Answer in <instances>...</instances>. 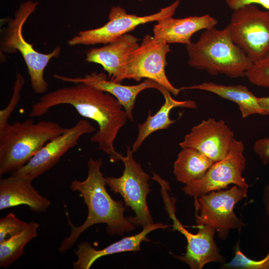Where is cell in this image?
<instances>
[{"mask_svg": "<svg viewBox=\"0 0 269 269\" xmlns=\"http://www.w3.org/2000/svg\"><path fill=\"white\" fill-rule=\"evenodd\" d=\"M244 145L235 138L228 154L215 162L200 179L185 184L182 190L194 199L212 191L224 189L229 185L248 189L249 184L243 176L246 158Z\"/></svg>", "mask_w": 269, "mask_h": 269, "instance_id": "11", "label": "cell"}, {"mask_svg": "<svg viewBox=\"0 0 269 269\" xmlns=\"http://www.w3.org/2000/svg\"><path fill=\"white\" fill-rule=\"evenodd\" d=\"M188 64L212 75L223 74L232 78L245 76L253 64L233 41L227 27L204 30L198 40L186 45Z\"/></svg>", "mask_w": 269, "mask_h": 269, "instance_id": "3", "label": "cell"}, {"mask_svg": "<svg viewBox=\"0 0 269 269\" xmlns=\"http://www.w3.org/2000/svg\"><path fill=\"white\" fill-rule=\"evenodd\" d=\"M72 106L81 116L94 121L97 132L91 137L99 149L107 153L112 162L121 161L123 155L114 146L120 129L127 121V114L119 101L110 94L83 83L58 89L43 95L31 106V118L44 115L60 105Z\"/></svg>", "mask_w": 269, "mask_h": 269, "instance_id": "1", "label": "cell"}, {"mask_svg": "<svg viewBox=\"0 0 269 269\" xmlns=\"http://www.w3.org/2000/svg\"><path fill=\"white\" fill-rule=\"evenodd\" d=\"M164 98V103L159 110L154 115H151L149 111L145 121L137 126L138 133L134 142L132 150L136 152L144 140L152 133L161 130L168 129L175 121L169 117L171 110L176 107H182L189 109H196L197 105L192 100L178 101L175 100L168 90L162 94Z\"/></svg>", "mask_w": 269, "mask_h": 269, "instance_id": "21", "label": "cell"}, {"mask_svg": "<svg viewBox=\"0 0 269 269\" xmlns=\"http://www.w3.org/2000/svg\"><path fill=\"white\" fill-rule=\"evenodd\" d=\"M235 248V255L228 263H222V269H269V252L264 259L255 260L248 258L241 250L239 244Z\"/></svg>", "mask_w": 269, "mask_h": 269, "instance_id": "24", "label": "cell"}, {"mask_svg": "<svg viewBox=\"0 0 269 269\" xmlns=\"http://www.w3.org/2000/svg\"><path fill=\"white\" fill-rule=\"evenodd\" d=\"M228 6L233 10L247 4H260L269 10V0H226Z\"/></svg>", "mask_w": 269, "mask_h": 269, "instance_id": "29", "label": "cell"}, {"mask_svg": "<svg viewBox=\"0 0 269 269\" xmlns=\"http://www.w3.org/2000/svg\"><path fill=\"white\" fill-rule=\"evenodd\" d=\"M265 205L267 213L269 215V183L265 191Z\"/></svg>", "mask_w": 269, "mask_h": 269, "instance_id": "31", "label": "cell"}, {"mask_svg": "<svg viewBox=\"0 0 269 269\" xmlns=\"http://www.w3.org/2000/svg\"><path fill=\"white\" fill-rule=\"evenodd\" d=\"M32 180L11 174L0 180V210L20 205L36 213L45 212L50 201L32 185Z\"/></svg>", "mask_w": 269, "mask_h": 269, "instance_id": "18", "label": "cell"}, {"mask_svg": "<svg viewBox=\"0 0 269 269\" xmlns=\"http://www.w3.org/2000/svg\"><path fill=\"white\" fill-rule=\"evenodd\" d=\"M245 76L255 85L269 88V53L253 63L246 72Z\"/></svg>", "mask_w": 269, "mask_h": 269, "instance_id": "25", "label": "cell"}, {"mask_svg": "<svg viewBox=\"0 0 269 269\" xmlns=\"http://www.w3.org/2000/svg\"><path fill=\"white\" fill-rule=\"evenodd\" d=\"M170 51L169 45L165 41L145 35L129 57L123 80L134 79L139 82L142 78L150 79L177 96L181 90L170 83L165 72L166 56Z\"/></svg>", "mask_w": 269, "mask_h": 269, "instance_id": "10", "label": "cell"}, {"mask_svg": "<svg viewBox=\"0 0 269 269\" xmlns=\"http://www.w3.org/2000/svg\"><path fill=\"white\" fill-rule=\"evenodd\" d=\"M133 152L128 146L126 156L121 159L125 166L122 175L119 177H106L105 181L110 190L120 194L125 204L134 212L135 216L128 218L129 221L135 226L144 227L153 223L146 201L151 191L150 177L134 158Z\"/></svg>", "mask_w": 269, "mask_h": 269, "instance_id": "8", "label": "cell"}, {"mask_svg": "<svg viewBox=\"0 0 269 269\" xmlns=\"http://www.w3.org/2000/svg\"><path fill=\"white\" fill-rule=\"evenodd\" d=\"M226 27L253 63L269 53V10H262L254 3L244 5L234 10Z\"/></svg>", "mask_w": 269, "mask_h": 269, "instance_id": "7", "label": "cell"}, {"mask_svg": "<svg viewBox=\"0 0 269 269\" xmlns=\"http://www.w3.org/2000/svg\"><path fill=\"white\" fill-rule=\"evenodd\" d=\"M181 0H176L170 5L154 13L139 16L129 13L120 6H113L108 14V21L99 27L79 31L69 39V45H94L107 44L133 31L140 25L173 16Z\"/></svg>", "mask_w": 269, "mask_h": 269, "instance_id": "9", "label": "cell"}, {"mask_svg": "<svg viewBox=\"0 0 269 269\" xmlns=\"http://www.w3.org/2000/svg\"><path fill=\"white\" fill-rule=\"evenodd\" d=\"M163 188L161 192L166 209L173 221V230L184 235L187 240L186 250L183 256L173 255L177 259L187 264L192 269H201L211 263H224L225 259L220 253V249L214 240L216 230L208 225H196V234L189 232L179 221L175 215V202Z\"/></svg>", "mask_w": 269, "mask_h": 269, "instance_id": "12", "label": "cell"}, {"mask_svg": "<svg viewBox=\"0 0 269 269\" xmlns=\"http://www.w3.org/2000/svg\"><path fill=\"white\" fill-rule=\"evenodd\" d=\"M258 101L261 107L266 113L267 115H269V96L258 97Z\"/></svg>", "mask_w": 269, "mask_h": 269, "instance_id": "30", "label": "cell"}, {"mask_svg": "<svg viewBox=\"0 0 269 269\" xmlns=\"http://www.w3.org/2000/svg\"><path fill=\"white\" fill-rule=\"evenodd\" d=\"M182 148L174 162L173 173L176 180L185 185L201 178L215 162L194 148Z\"/></svg>", "mask_w": 269, "mask_h": 269, "instance_id": "22", "label": "cell"}, {"mask_svg": "<svg viewBox=\"0 0 269 269\" xmlns=\"http://www.w3.org/2000/svg\"><path fill=\"white\" fill-rule=\"evenodd\" d=\"M38 4V1L32 0L21 3L14 17L1 30L0 49L6 54H21L27 68L32 88L35 93L41 94L45 93L48 87L44 77V70L51 59L60 55L61 47L57 45L50 52L43 53L35 50L25 39L22 33L23 25Z\"/></svg>", "mask_w": 269, "mask_h": 269, "instance_id": "5", "label": "cell"}, {"mask_svg": "<svg viewBox=\"0 0 269 269\" xmlns=\"http://www.w3.org/2000/svg\"><path fill=\"white\" fill-rule=\"evenodd\" d=\"M248 189L234 185L231 188L214 191L194 199L195 222L213 228L222 240L229 231H241L245 226L234 212L235 205L247 197Z\"/></svg>", "mask_w": 269, "mask_h": 269, "instance_id": "6", "label": "cell"}, {"mask_svg": "<svg viewBox=\"0 0 269 269\" xmlns=\"http://www.w3.org/2000/svg\"><path fill=\"white\" fill-rule=\"evenodd\" d=\"M38 223L31 221L21 233L0 242V266L7 268L23 254L26 245L37 236Z\"/></svg>", "mask_w": 269, "mask_h": 269, "instance_id": "23", "label": "cell"}, {"mask_svg": "<svg viewBox=\"0 0 269 269\" xmlns=\"http://www.w3.org/2000/svg\"><path fill=\"white\" fill-rule=\"evenodd\" d=\"M179 89L181 91L199 90L207 91L232 101L238 105L244 119L255 114L267 115L259 103L258 97L255 96L244 85H225L212 82H205L199 84L182 87Z\"/></svg>", "mask_w": 269, "mask_h": 269, "instance_id": "20", "label": "cell"}, {"mask_svg": "<svg viewBox=\"0 0 269 269\" xmlns=\"http://www.w3.org/2000/svg\"><path fill=\"white\" fill-rule=\"evenodd\" d=\"M153 26V36L168 44L180 43L186 45L191 42L192 35L197 31L215 27L218 21L206 14L175 18L173 16L162 19Z\"/></svg>", "mask_w": 269, "mask_h": 269, "instance_id": "19", "label": "cell"}, {"mask_svg": "<svg viewBox=\"0 0 269 269\" xmlns=\"http://www.w3.org/2000/svg\"><path fill=\"white\" fill-rule=\"evenodd\" d=\"M68 128L56 122L27 119L7 124L0 130V175L23 166L47 142Z\"/></svg>", "mask_w": 269, "mask_h": 269, "instance_id": "4", "label": "cell"}, {"mask_svg": "<svg viewBox=\"0 0 269 269\" xmlns=\"http://www.w3.org/2000/svg\"><path fill=\"white\" fill-rule=\"evenodd\" d=\"M253 149L263 164H268L269 161V138H262L256 140Z\"/></svg>", "mask_w": 269, "mask_h": 269, "instance_id": "28", "label": "cell"}, {"mask_svg": "<svg viewBox=\"0 0 269 269\" xmlns=\"http://www.w3.org/2000/svg\"><path fill=\"white\" fill-rule=\"evenodd\" d=\"M234 139L233 131L224 121L209 118L193 126L179 145L194 148L216 162L228 154Z\"/></svg>", "mask_w": 269, "mask_h": 269, "instance_id": "14", "label": "cell"}, {"mask_svg": "<svg viewBox=\"0 0 269 269\" xmlns=\"http://www.w3.org/2000/svg\"><path fill=\"white\" fill-rule=\"evenodd\" d=\"M55 79L74 84L83 83L93 88L108 93L113 96L122 106L128 118L133 120V111L136 98L142 91L147 89H155L162 94L167 90L156 82L145 79L142 82L134 85H124L112 81L103 72H93L83 77H70L54 74Z\"/></svg>", "mask_w": 269, "mask_h": 269, "instance_id": "15", "label": "cell"}, {"mask_svg": "<svg viewBox=\"0 0 269 269\" xmlns=\"http://www.w3.org/2000/svg\"><path fill=\"white\" fill-rule=\"evenodd\" d=\"M28 223L18 218L10 213L0 219V242L23 231Z\"/></svg>", "mask_w": 269, "mask_h": 269, "instance_id": "26", "label": "cell"}, {"mask_svg": "<svg viewBox=\"0 0 269 269\" xmlns=\"http://www.w3.org/2000/svg\"><path fill=\"white\" fill-rule=\"evenodd\" d=\"M169 227L161 223L149 224L143 227L142 230L135 235L125 237L101 250H97L87 242H82L77 245L75 250L77 260L73 263L74 269H89L99 258L105 256L125 252L140 251V244L142 242H149L147 235L151 232L159 229H165Z\"/></svg>", "mask_w": 269, "mask_h": 269, "instance_id": "17", "label": "cell"}, {"mask_svg": "<svg viewBox=\"0 0 269 269\" xmlns=\"http://www.w3.org/2000/svg\"><path fill=\"white\" fill-rule=\"evenodd\" d=\"M102 164L101 158H89L87 177L84 180L75 179L71 183L70 189L80 193L87 207L88 214L83 223L76 226L67 213L71 231L59 247V251L62 254L65 253L73 246L82 233L96 224H105L106 232L111 236H121L135 229V225L124 216L126 208L123 203L113 199L108 192L105 177L101 171Z\"/></svg>", "mask_w": 269, "mask_h": 269, "instance_id": "2", "label": "cell"}, {"mask_svg": "<svg viewBox=\"0 0 269 269\" xmlns=\"http://www.w3.org/2000/svg\"><path fill=\"white\" fill-rule=\"evenodd\" d=\"M24 84V77L20 73L17 72L13 87V93L11 99L6 107L0 111V130L9 123L8 119L19 103L21 91Z\"/></svg>", "mask_w": 269, "mask_h": 269, "instance_id": "27", "label": "cell"}, {"mask_svg": "<svg viewBox=\"0 0 269 269\" xmlns=\"http://www.w3.org/2000/svg\"><path fill=\"white\" fill-rule=\"evenodd\" d=\"M136 0L138 1H143L145 0Z\"/></svg>", "mask_w": 269, "mask_h": 269, "instance_id": "32", "label": "cell"}, {"mask_svg": "<svg viewBox=\"0 0 269 269\" xmlns=\"http://www.w3.org/2000/svg\"><path fill=\"white\" fill-rule=\"evenodd\" d=\"M139 40L135 36L127 33L102 47L89 49L85 60L100 64L108 73L109 79L121 82L123 80L129 57L139 46Z\"/></svg>", "mask_w": 269, "mask_h": 269, "instance_id": "16", "label": "cell"}, {"mask_svg": "<svg viewBox=\"0 0 269 269\" xmlns=\"http://www.w3.org/2000/svg\"><path fill=\"white\" fill-rule=\"evenodd\" d=\"M95 130L87 120H80L66 132L47 142L26 164L11 174L32 181L54 166L83 135Z\"/></svg>", "mask_w": 269, "mask_h": 269, "instance_id": "13", "label": "cell"}]
</instances>
